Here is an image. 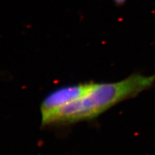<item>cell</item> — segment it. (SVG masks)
<instances>
[{
	"label": "cell",
	"mask_w": 155,
	"mask_h": 155,
	"mask_svg": "<svg viewBox=\"0 0 155 155\" xmlns=\"http://www.w3.org/2000/svg\"><path fill=\"white\" fill-rule=\"evenodd\" d=\"M155 75L133 74L112 83H94L86 93L41 122L43 125L70 124L94 119L116 104L152 87Z\"/></svg>",
	"instance_id": "cell-1"
},
{
	"label": "cell",
	"mask_w": 155,
	"mask_h": 155,
	"mask_svg": "<svg viewBox=\"0 0 155 155\" xmlns=\"http://www.w3.org/2000/svg\"><path fill=\"white\" fill-rule=\"evenodd\" d=\"M91 83L62 87L48 94L41 104V122L53 113L79 98L89 89Z\"/></svg>",
	"instance_id": "cell-2"
},
{
	"label": "cell",
	"mask_w": 155,
	"mask_h": 155,
	"mask_svg": "<svg viewBox=\"0 0 155 155\" xmlns=\"http://www.w3.org/2000/svg\"><path fill=\"white\" fill-rule=\"evenodd\" d=\"M113 1L115 2L116 4H117L118 5H123L126 0H113Z\"/></svg>",
	"instance_id": "cell-3"
}]
</instances>
